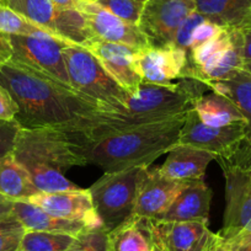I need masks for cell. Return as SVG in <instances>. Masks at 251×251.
Wrapping results in <instances>:
<instances>
[{"mask_svg":"<svg viewBox=\"0 0 251 251\" xmlns=\"http://www.w3.org/2000/svg\"><path fill=\"white\" fill-rule=\"evenodd\" d=\"M147 169L105 173L89 188L96 214L107 231L133 216L139 182Z\"/></svg>","mask_w":251,"mask_h":251,"instance_id":"cell-6","label":"cell"},{"mask_svg":"<svg viewBox=\"0 0 251 251\" xmlns=\"http://www.w3.org/2000/svg\"><path fill=\"white\" fill-rule=\"evenodd\" d=\"M151 233L165 251H211L221 241L203 222H160L148 219Z\"/></svg>","mask_w":251,"mask_h":251,"instance_id":"cell-13","label":"cell"},{"mask_svg":"<svg viewBox=\"0 0 251 251\" xmlns=\"http://www.w3.org/2000/svg\"><path fill=\"white\" fill-rule=\"evenodd\" d=\"M188 55L174 46L156 48L147 46L136 50L133 67L143 81L158 85H171L183 78Z\"/></svg>","mask_w":251,"mask_h":251,"instance_id":"cell-12","label":"cell"},{"mask_svg":"<svg viewBox=\"0 0 251 251\" xmlns=\"http://www.w3.org/2000/svg\"><path fill=\"white\" fill-rule=\"evenodd\" d=\"M89 50L100 60L108 74L125 89L129 95L137 93L143 79L133 67V58L137 48L121 43L107 42L95 38L86 46Z\"/></svg>","mask_w":251,"mask_h":251,"instance_id":"cell-17","label":"cell"},{"mask_svg":"<svg viewBox=\"0 0 251 251\" xmlns=\"http://www.w3.org/2000/svg\"><path fill=\"white\" fill-rule=\"evenodd\" d=\"M26 229L15 216L0 222V251H18Z\"/></svg>","mask_w":251,"mask_h":251,"instance_id":"cell-31","label":"cell"},{"mask_svg":"<svg viewBox=\"0 0 251 251\" xmlns=\"http://www.w3.org/2000/svg\"><path fill=\"white\" fill-rule=\"evenodd\" d=\"M217 156L203 149L176 144L168 151V158L159 170L174 180H203L209 163Z\"/></svg>","mask_w":251,"mask_h":251,"instance_id":"cell-19","label":"cell"},{"mask_svg":"<svg viewBox=\"0 0 251 251\" xmlns=\"http://www.w3.org/2000/svg\"><path fill=\"white\" fill-rule=\"evenodd\" d=\"M0 4L23 15L58 38L86 47L95 40L78 10L59 9L52 0H0Z\"/></svg>","mask_w":251,"mask_h":251,"instance_id":"cell-7","label":"cell"},{"mask_svg":"<svg viewBox=\"0 0 251 251\" xmlns=\"http://www.w3.org/2000/svg\"><path fill=\"white\" fill-rule=\"evenodd\" d=\"M204 20H206V18L202 14H200L197 10L194 11L191 15H188L183 20V23L181 24L180 27L177 28V31H176V35L173 43L174 47L183 50L188 55V53H190V46H191L192 33H194L195 28L200 24L203 23Z\"/></svg>","mask_w":251,"mask_h":251,"instance_id":"cell-32","label":"cell"},{"mask_svg":"<svg viewBox=\"0 0 251 251\" xmlns=\"http://www.w3.org/2000/svg\"><path fill=\"white\" fill-rule=\"evenodd\" d=\"M244 71H246L251 75V63H245L244 64Z\"/></svg>","mask_w":251,"mask_h":251,"instance_id":"cell-44","label":"cell"},{"mask_svg":"<svg viewBox=\"0 0 251 251\" xmlns=\"http://www.w3.org/2000/svg\"><path fill=\"white\" fill-rule=\"evenodd\" d=\"M235 251H251V240L245 241V243L240 244L239 246H236Z\"/></svg>","mask_w":251,"mask_h":251,"instance_id":"cell-43","label":"cell"},{"mask_svg":"<svg viewBox=\"0 0 251 251\" xmlns=\"http://www.w3.org/2000/svg\"><path fill=\"white\" fill-rule=\"evenodd\" d=\"M26 201L41 207L43 211L57 218L83 222L90 228L102 226L94 208L89 188H78L71 191L40 192Z\"/></svg>","mask_w":251,"mask_h":251,"instance_id":"cell-16","label":"cell"},{"mask_svg":"<svg viewBox=\"0 0 251 251\" xmlns=\"http://www.w3.org/2000/svg\"><path fill=\"white\" fill-rule=\"evenodd\" d=\"M74 238L69 234L26 230L18 251H67Z\"/></svg>","mask_w":251,"mask_h":251,"instance_id":"cell-27","label":"cell"},{"mask_svg":"<svg viewBox=\"0 0 251 251\" xmlns=\"http://www.w3.org/2000/svg\"><path fill=\"white\" fill-rule=\"evenodd\" d=\"M107 251H153L148 219L132 216L108 230Z\"/></svg>","mask_w":251,"mask_h":251,"instance_id":"cell-22","label":"cell"},{"mask_svg":"<svg viewBox=\"0 0 251 251\" xmlns=\"http://www.w3.org/2000/svg\"><path fill=\"white\" fill-rule=\"evenodd\" d=\"M52 1L57 8L74 9V10H78L79 3H80V0H52Z\"/></svg>","mask_w":251,"mask_h":251,"instance_id":"cell-40","label":"cell"},{"mask_svg":"<svg viewBox=\"0 0 251 251\" xmlns=\"http://www.w3.org/2000/svg\"><path fill=\"white\" fill-rule=\"evenodd\" d=\"M213 194L204 180L186 181L160 222H203L208 224Z\"/></svg>","mask_w":251,"mask_h":251,"instance_id":"cell-18","label":"cell"},{"mask_svg":"<svg viewBox=\"0 0 251 251\" xmlns=\"http://www.w3.org/2000/svg\"><path fill=\"white\" fill-rule=\"evenodd\" d=\"M63 55L74 91L96 101L99 107L117 105L127 100L129 94L106 72L88 48L69 43L63 50Z\"/></svg>","mask_w":251,"mask_h":251,"instance_id":"cell-5","label":"cell"},{"mask_svg":"<svg viewBox=\"0 0 251 251\" xmlns=\"http://www.w3.org/2000/svg\"><path fill=\"white\" fill-rule=\"evenodd\" d=\"M19 108L10 94L0 85V120H14Z\"/></svg>","mask_w":251,"mask_h":251,"instance_id":"cell-36","label":"cell"},{"mask_svg":"<svg viewBox=\"0 0 251 251\" xmlns=\"http://www.w3.org/2000/svg\"><path fill=\"white\" fill-rule=\"evenodd\" d=\"M240 31L244 42V60L245 63H251V25Z\"/></svg>","mask_w":251,"mask_h":251,"instance_id":"cell-37","label":"cell"},{"mask_svg":"<svg viewBox=\"0 0 251 251\" xmlns=\"http://www.w3.org/2000/svg\"><path fill=\"white\" fill-rule=\"evenodd\" d=\"M151 243H153V251H165V249L163 248V245L160 244V241H159L158 239L153 235V234H151Z\"/></svg>","mask_w":251,"mask_h":251,"instance_id":"cell-42","label":"cell"},{"mask_svg":"<svg viewBox=\"0 0 251 251\" xmlns=\"http://www.w3.org/2000/svg\"><path fill=\"white\" fill-rule=\"evenodd\" d=\"M194 110L200 120L211 127H223L236 122H246L235 103L222 94L209 90L195 101Z\"/></svg>","mask_w":251,"mask_h":251,"instance_id":"cell-23","label":"cell"},{"mask_svg":"<svg viewBox=\"0 0 251 251\" xmlns=\"http://www.w3.org/2000/svg\"><path fill=\"white\" fill-rule=\"evenodd\" d=\"M78 11L85 19L91 33L99 40L121 43L137 50L149 46L146 36L142 33L138 26L126 23L98 3L80 0Z\"/></svg>","mask_w":251,"mask_h":251,"instance_id":"cell-14","label":"cell"},{"mask_svg":"<svg viewBox=\"0 0 251 251\" xmlns=\"http://www.w3.org/2000/svg\"><path fill=\"white\" fill-rule=\"evenodd\" d=\"M13 216L18 218L26 230L62 233L76 236L86 228H90L83 222L57 218L28 201H14Z\"/></svg>","mask_w":251,"mask_h":251,"instance_id":"cell-20","label":"cell"},{"mask_svg":"<svg viewBox=\"0 0 251 251\" xmlns=\"http://www.w3.org/2000/svg\"><path fill=\"white\" fill-rule=\"evenodd\" d=\"M187 113L116 132L93 142H79L78 151L86 164L103 173L148 168L178 143Z\"/></svg>","mask_w":251,"mask_h":251,"instance_id":"cell-3","label":"cell"},{"mask_svg":"<svg viewBox=\"0 0 251 251\" xmlns=\"http://www.w3.org/2000/svg\"><path fill=\"white\" fill-rule=\"evenodd\" d=\"M11 47V58L36 69L64 85L71 86L63 50L71 42L50 33L33 36L6 35Z\"/></svg>","mask_w":251,"mask_h":251,"instance_id":"cell-9","label":"cell"},{"mask_svg":"<svg viewBox=\"0 0 251 251\" xmlns=\"http://www.w3.org/2000/svg\"><path fill=\"white\" fill-rule=\"evenodd\" d=\"M11 154L40 192L78 190L64 173L74 166L88 165L78 151L74 134L62 127L21 128Z\"/></svg>","mask_w":251,"mask_h":251,"instance_id":"cell-4","label":"cell"},{"mask_svg":"<svg viewBox=\"0 0 251 251\" xmlns=\"http://www.w3.org/2000/svg\"><path fill=\"white\" fill-rule=\"evenodd\" d=\"M211 251H235V249L231 248L230 245H228V244H226V243H224V241L221 239V241H219V243L217 244V245L214 246V248L212 249Z\"/></svg>","mask_w":251,"mask_h":251,"instance_id":"cell-41","label":"cell"},{"mask_svg":"<svg viewBox=\"0 0 251 251\" xmlns=\"http://www.w3.org/2000/svg\"><path fill=\"white\" fill-rule=\"evenodd\" d=\"M244 42L240 30H231V42L229 47L206 68L201 69L195 78L209 81L226 80L244 68Z\"/></svg>","mask_w":251,"mask_h":251,"instance_id":"cell-24","label":"cell"},{"mask_svg":"<svg viewBox=\"0 0 251 251\" xmlns=\"http://www.w3.org/2000/svg\"><path fill=\"white\" fill-rule=\"evenodd\" d=\"M196 10L207 20L226 28L243 30L251 25V0H195Z\"/></svg>","mask_w":251,"mask_h":251,"instance_id":"cell-21","label":"cell"},{"mask_svg":"<svg viewBox=\"0 0 251 251\" xmlns=\"http://www.w3.org/2000/svg\"><path fill=\"white\" fill-rule=\"evenodd\" d=\"M0 33H4V35L33 36L45 35V33L50 32H48L45 28H41L40 26L35 25L26 18H24L23 15L11 10L8 6L0 4ZM50 35H53V33H50Z\"/></svg>","mask_w":251,"mask_h":251,"instance_id":"cell-28","label":"cell"},{"mask_svg":"<svg viewBox=\"0 0 251 251\" xmlns=\"http://www.w3.org/2000/svg\"><path fill=\"white\" fill-rule=\"evenodd\" d=\"M218 163L229 164L245 171L251 178V139H244L228 158H218Z\"/></svg>","mask_w":251,"mask_h":251,"instance_id":"cell-33","label":"cell"},{"mask_svg":"<svg viewBox=\"0 0 251 251\" xmlns=\"http://www.w3.org/2000/svg\"><path fill=\"white\" fill-rule=\"evenodd\" d=\"M11 58V47L8 37L4 33H0V64L8 62Z\"/></svg>","mask_w":251,"mask_h":251,"instance_id":"cell-39","label":"cell"},{"mask_svg":"<svg viewBox=\"0 0 251 251\" xmlns=\"http://www.w3.org/2000/svg\"><path fill=\"white\" fill-rule=\"evenodd\" d=\"M226 177V211L218 235L235 249L251 240V178L236 166L219 163Z\"/></svg>","mask_w":251,"mask_h":251,"instance_id":"cell-8","label":"cell"},{"mask_svg":"<svg viewBox=\"0 0 251 251\" xmlns=\"http://www.w3.org/2000/svg\"><path fill=\"white\" fill-rule=\"evenodd\" d=\"M98 4L126 23L138 25L146 0H99Z\"/></svg>","mask_w":251,"mask_h":251,"instance_id":"cell-29","label":"cell"},{"mask_svg":"<svg viewBox=\"0 0 251 251\" xmlns=\"http://www.w3.org/2000/svg\"><path fill=\"white\" fill-rule=\"evenodd\" d=\"M89 1H94V3H98L99 0H89Z\"/></svg>","mask_w":251,"mask_h":251,"instance_id":"cell-45","label":"cell"},{"mask_svg":"<svg viewBox=\"0 0 251 251\" xmlns=\"http://www.w3.org/2000/svg\"><path fill=\"white\" fill-rule=\"evenodd\" d=\"M20 129L15 120H0V158L13 153Z\"/></svg>","mask_w":251,"mask_h":251,"instance_id":"cell-34","label":"cell"},{"mask_svg":"<svg viewBox=\"0 0 251 251\" xmlns=\"http://www.w3.org/2000/svg\"><path fill=\"white\" fill-rule=\"evenodd\" d=\"M209 90L203 80L196 78H182L171 85L143 81L125 102L99 107L64 128L79 142H93L116 132L187 113L194 108L195 101Z\"/></svg>","mask_w":251,"mask_h":251,"instance_id":"cell-1","label":"cell"},{"mask_svg":"<svg viewBox=\"0 0 251 251\" xmlns=\"http://www.w3.org/2000/svg\"><path fill=\"white\" fill-rule=\"evenodd\" d=\"M185 183L186 181L168 177L159 169H147L139 182L133 216L159 219L168 211Z\"/></svg>","mask_w":251,"mask_h":251,"instance_id":"cell-15","label":"cell"},{"mask_svg":"<svg viewBox=\"0 0 251 251\" xmlns=\"http://www.w3.org/2000/svg\"><path fill=\"white\" fill-rule=\"evenodd\" d=\"M211 90L230 99L246 121V139H251V75L244 68L226 80L206 83Z\"/></svg>","mask_w":251,"mask_h":251,"instance_id":"cell-26","label":"cell"},{"mask_svg":"<svg viewBox=\"0 0 251 251\" xmlns=\"http://www.w3.org/2000/svg\"><path fill=\"white\" fill-rule=\"evenodd\" d=\"M67 251H107V230L102 226L86 228L74 238Z\"/></svg>","mask_w":251,"mask_h":251,"instance_id":"cell-30","label":"cell"},{"mask_svg":"<svg viewBox=\"0 0 251 251\" xmlns=\"http://www.w3.org/2000/svg\"><path fill=\"white\" fill-rule=\"evenodd\" d=\"M245 138L246 122H236L223 127H211L204 125L192 108L186 115L178 137V144L203 149L214 154L218 159L228 158Z\"/></svg>","mask_w":251,"mask_h":251,"instance_id":"cell-11","label":"cell"},{"mask_svg":"<svg viewBox=\"0 0 251 251\" xmlns=\"http://www.w3.org/2000/svg\"><path fill=\"white\" fill-rule=\"evenodd\" d=\"M194 11L195 0H146L137 26L151 47H169L177 28Z\"/></svg>","mask_w":251,"mask_h":251,"instance_id":"cell-10","label":"cell"},{"mask_svg":"<svg viewBox=\"0 0 251 251\" xmlns=\"http://www.w3.org/2000/svg\"><path fill=\"white\" fill-rule=\"evenodd\" d=\"M224 30H226L224 27H222V26L217 25V24L212 23V21L207 20L206 19L203 23H201L196 28H195L194 33H192L190 52H191L192 50H195V48L200 47L201 45H203V43L211 41L212 38L219 36ZM188 54H190V53H188Z\"/></svg>","mask_w":251,"mask_h":251,"instance_id":"cell-35","label":"cell"},{"mask_svg":"<svg viewBox=\"0 0 251 251\" xmlns=\"http://www.w3.org/2000/svg\"><path fill=\"white\" fill-rule=\"evenodd\" d=\"M40 194L27 171L15 160L13 154L0 158V195L14 200L26 201Z\"/></svg>","mask_w":251,"mask_h":251,"instance_id":"cell-25","label":"cell"},{"mask_svg":"<svg viewBox=\"0 0 251 251\" xmlns=\"http://www.w3.org/2000/svg\"><path fill=\"white\" fill-rule=\"evenodd\" d=\"M0 85L18 106L14 120L21 128H64L99 107L96 101L13 59L0 64Z\"/></svg>","mask_w":251,"mask_h":251,"instance_id":"cell-2","label":"cell"},{"mask_svg":"<svg viewBox=\"0 0 251 251\" xmlns=\"http://www.w3.org/2000/svg\"><path fill=\"white\" fill-rule=\"evenodd\" d=\"M14 200L0 195V222L13 214Z\"/></svg>","mask_w":251,"mask_h":251,"instance_id":"cell-38","label":"cell"}]
</instances>
